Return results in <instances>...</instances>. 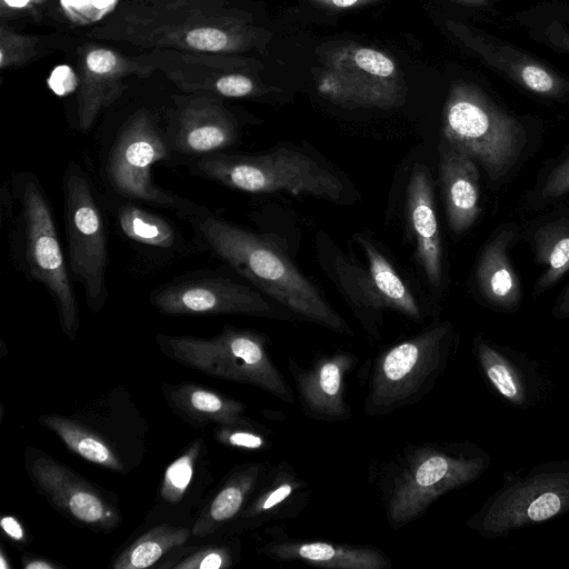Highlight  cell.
<instances>
[{"mask_svg": "<svg viewBox=\"0 0 569 569\" xmlns=\"http://www.w3.org/2000/svg\"><path fill=\"white\" fill-rule=\"evenodd\" d=\"M86 36L144 50L238 56L261 49L269 33L232 0H121Z\"/></svg>", "mask_w": 569, "mask_h": 569, "instance_id": "1", "label": "cell"}, {"mask_svg": "<svg viewBox=\"0 0 569 569\" xmlns=\"http://www.w3.org/2000/svg\"><path fill=\"white\" fill-rule=\"evenodd\" d=\"M200 240L263 295L293 313L339 333L347 322L269 236L249 231L193 206L182 214Z\"/></svg>", "mask_w": 569, "mask_h": 569, "instance_id": "2", "label": "cell"}, {"mask_svg": "<svg viewBox=\"0 0 569 569\" xmlns=\"http://www.w3.org/2000/svg\"><path fill=\"white\" fill-rule=\"evenodd\" d=\"M46 429L82 459L113 472L136 469L146 452L148 426L123 389H113L71 415L39 417Z\"/></svg>", "mask_w": 569, "mask_h": 569, "instance_id": "3", "label": "cell"}, {"mask_svg": "<svg viewBox=\"0 0 569 569\" xmlns=\"http://www.w3.org/2000/svg\"><path fill=\"white\" fill-rule=\"evenodd\" d=\"M196 170L202 177L248 193L284 192L340 202L345 191L333 172L287 147L259 154L210 153L199 157Z\"/></svg>", "mask_w": 569, "mask_h": 569, "instance_id": "4", "label": "cell"}, {"mask_svg": "<svg viewBox=\"0 0 569 569\" xmlns=\"http://www.w3.org/2000/svg\"><path fill=\"white\" fill-rule=\"evenodd\" d=\"M441 131L443 142L480 164L493 182L509 172L525 146L520 123L466 82L451 86Z\"/></svg>", "mask_w": 569, "mask_h": 569, "instance_id": "5", "label": "cell"}, {"mask_svg": "<svg viewBox=\"0 0 569 569\" xmlns=\"http://www.w3.org/2000/svg\"><path fill=\"white\" fill-rule=\"evenodd\" d=\"M160 350L170 359L207 376L249 383L293 403V392L256 331L226 327L211 338L156 336Z\"/></svg>", "mask_w": 569, "mask_h": 569, "instance_id": "6", "label": "cell"}, {"mask_svg": "<svg viewBox=\"0 0 569 569\" xmlns=\"http://www.w3.org/2000/svg\"><path fill=\"white\" fill-rule=\"evenodd\" d=\"M317 90L345 109L402 106L407 84L396 61L385 52L352 41L325 46L319 54Z\"/></svg>", "mask_w": 569, "mask_h": 569, "instance_id": "7", "label": "cell"}, {"mask_svg": "<svg viewBox=\"0 0 569 569\" xmlns=\"http://www.w3.org/2000/svg\"><path fill=\"white\" fill-rule=\"evenodd\" d=\"M489 463L479 449L423 446L408 452L388 489L387 515L395 527L420 515L443 493L478 478Z\"/></svg>", "mask_w": 569, "mask_h": 569, "instance_id": "8", "label": "cell"}, {"mask_svg": "<svg viewBox=\"0 0 569 569\" xmlns=\"http://www.w3.org/2000/svg\"><path fill=\"white\" fill-rule=\"evenodd\" d=\"M450 342L451 326L441 322L379 355L372 368L365 411L385 415L420 400L445 369Z\"/></svg>", "mask_w": 569, "mask_h": 569, "instance_id": "9", "label": "cell"}, {"mask_svg": "<svg viewBox=\"0 0 569 569\" xmlns=\"http://www.w3.org/2000/svg\"><path fill=\"white\" fill-rule=\"evenodd\" d=\"M24 258L29 274L53 298L59 322L73 341L80 327L76 295L64 263L51 208L33 174H23L19 187Z\"/></svg>", "mask_w": 569, "mask_h": 569, "instance_id": "10", "label": "cell"}, {"mask_svg": "<svg viewBox=\"0 0 569 569\" xmlns=\"http://www.w3.org/2000/svg\"><path fill=\"white\" fill-rule=\"evenodd\" d=\"M569 511V461L548 462L508 482L469 521L488 538Z\"/></svg>", "mask_w": 569, "mask_h": 569, "instance_id": "11", "label": "cell"}, {"mask_svg": "<svg viewBox=\"0 0 569 569\" xmlns=\"http://www.w3.org/2000/svg\"><path fill=\"white\" fill-rule=\"evenodd\" d=\"M63 197L71 272L83 287L88 308L99 312L108 299L107 233L89 180L76 163L64 172Z\"/></svg>", "mask_w": 569, "mask_h": 569, "instance_id": "12", "label": "cell"}, {"mask_svg": "<svg viewBox=\"0 0 569 569\" xmlns=\"http://www.w3.org/2000/svg\"><path fill=\"white\" fill-rule=\"evenodd\" d=\"M169 157V144L156 122L140 110L119 132L108 161L109 179L123 196L176 209L182 216L193 202L166 192L151 179V167Z\"/></svg>", "mask_w": 569, "mask_h": 569, "instance_id": "13", "label": "cell"}, {"mask_svg": "<svg viewBox=\"0 0 569 569\" xmlns=\"http://www.w3.org/2000/svg\"><path fill=\"white\" fill-rule=\"evenodd\" d=\"M24 458L36 490L62 516L96 531L119 527L121 513L108 492L43 450L28 447Z\"/></svg>", "mask_w": 569, "mask_h": 569, "instance_id": "14", "label": "cell"}, {"mask_svg": "<svg viewBox=\"0 0 569 569\" xmlns=\"http://www.w3.org/2000/svg\"><path fill=\"white\" fill-rule=\"evenodd\" d=\"M77 116L82 131H89L100 113L126 90L132 77H149L157 66L147 53L128 57L98 42H84L77 49Z\"/></svg>", "mask_w": 569, "mask_h": 569, "instance_id": "15", "label": "cell"}, {"mask_svg": "<svg viewBox=\"0 0 569 569\" xmlns=\"http://www.w3.org/2000/svg\"><path fill=\"white\" fill-rule=\"evenodd\" d=\"M150 301L160 312L170 316L277 317L274 307L260 291L224 278L177 282L156 291Z\"/></svg>", "mask_w": 569, "mask_h": 569, "instance_id": "16", "label": "cell"}, {"mask_svg": "<svg viewBox=\"0 0 569 569\" xmlns=\"http://www.w3.org/2000/svg\"><path fill=\"white\" fill-rule=\"evenodd\" d=\"M368 268H359L343 259L337 260L339 281L355 306L363 309H392L420 321V307L397 270L367 238L358 237Z\"/></svg>", "mask_w": 569, "mask_h": 569, "instance_id": "17", "label": "cell"}, {"mask_svg": "<svg viewBox=\"0 0 569 569\" xmlns=\"http://www.w3.org/2000/svg\"><path fill=\"white\" fill-rule=\"evenodd\" d=\"M178 112L171 146L189 156L220 152L239 139L234 116L211 96L189 93L176 98Z\"/></svg>", "mask_w": 569, "mask_h": 569, "instance_id": "18", "label": "cell"}, {"mask_svg": "<svg viewBox=\"0 0 569 569\" xmlns=\"http://www.w3.org/2000/svg\"><path fill=\"white\" fill-rule=\"evenodd\" d=\"M351 355L323 356L308 369L290 365L303 408L312 416L338 420L349 415L345 400V377L352 368Z\"/></svg>", "mask_w": 569, "mask_h": 569, "instance_id": "19", "label": "cell"}, {"mask_svg": "<svg viewBox=\"0 0 569 569\" xmlns=\"http://www.w3.org/2000/svg\"><path fill=\"white\" fill-rule=\"evenodd\" d=\"M410 227L416 240V256L430 286L438 288L442 280V249L437 220L433 189L427 170L417 167L407 188Z\"/></svg>", "mask_w": 569, "mask_h": 569, "instance_id": "20", "label": "cell"}, {"mask_svg": "<svg viewBox=\"0 0 569 569\" xmlns=\"http://www.w3.org/2000/svg\"><path fill=\"white\" fill-rule=\"evenodd\" d=\"M439 177L449 227L453 232L462 233L480 213L477 163L465 152L443 142Z\"/></svg>", "mask_w": 569, "mask_h": 569, "instance_id": "21", "label": "cell"}, {"mask_svg": "<svg viewBox=\"0 0 569 569\" xmlns=\"http://www.w3.org/2000/svg\"><path fill=\"white\" fill-rule=\"evenodd\" d=\"M162 393L170 409L193 427L249 423L244 406L216 390L191 382L164 383Z\"/></svg>", "mask_w": 569, "mask_h": 569, "instance_id": "22", "label": "cell"}, {"mask_svg": "<svg viewBox=\"0 0 569 569\" xmlns=\"http://www.w3.org/2000/svg\"><path fill=\"white\" fill-rule=\"evenodd\" d=\"M266 473V465L261 462L247 463L231 472L200 511L191 529L192 536L213 535L240 516Z\"/></svg>", "mask_w": 569, "mask_h": 569, "instance_id": "23", "label": "cell"}, {"mask_svg": "<svg viewBox=\"0 0 569 569\" xmlns=\"http://www.w3.org/2000/svg\"><path fill=\"white\" fill-rule=\"evenodd\" d=\"M262 550L277 560H300L333 569H385L390 565L377 549L322 541H273Z\"/></svg>", "mask_w": 569, "mask_h": 569, "instance_id": "24", "label": "cell"}, {"mask_svg": "<svg viewBox=\"0 0 569 569\" xmlns=\"http://www.w3.org/2000/svg\"><path fill=\"white\" fill-rule=\"evenodd\" d=\"M513 237L509 229L500 231L483 248L477 263V283L482 296L500 308H512L520 298V287L508 258Z\"/></svg>", "mask_w": 569, "mask_h": 569, "instance_id": "25", "label": "cell"}, {"mask_svg": "<svg viewBox=\"0 0 569 569\" xmlns=\"http://www.w3.org/2000/svg\"><path fill=\"white\" fill-rule=\"evenodd\" d=\"M305 482L288 463H282L267 480L256 496H252L240 513L241 520L258 523L284 513L306 491Z\"/></svg>", "mask_w": 569, "mask_h": 569, "instance_id": "26", "label": "cell"}, {"mask_svg": "<svg viewBox=\"0 0 569 569\" xmlns=\"http://www.w3.org/2000/svg\"><path fill=\"white\" fill-rule=\"evenodd\" d=\"M191 529L161 523L130 542L111 562L113 569H144L156 566L164 556L186 545Z\"/></svg>", "mask_w": 569, "mask_h": 569, "instance_id": "27", "label": "cell"}, {"mask_svg": "<svg viewBox=\"0 0 569 569\" xmlns=\"http://www.w3.org/2000/svg\"><path fill=\"white\" fill-rule=\"evenodd\" d=\"M476 352L482 372L496 391L512 405L525 406L527 381L516 362L482 340H477Z\"/></svg>", "mask_w": 569, "mask_h": 569, "instance_id": "28", "label": "cell"}, {"mask_svg": "<svg viewBox=\"0 0 569 569\" xmlns=\"http://www.w3.org/2000/svg\"><path fill=\"white\" fill-rule=\"evenodd\" d=\"M538 260L547 266L535 291L541 293L553 286L569 270V220L549 222L535 234Z\"/></svg>", "mask_w": 569, "mask_h": 569, "instance_id": "29", "label": "cell"}, {"mask_svg": "<svg viewBox=\"0 0 569 569\" xmlns=\"http://www.w3.org/2000/svg\"><path fill=\"white\" fill-rule=\"evenodd\" d=\"M62 46V37L22 33L9 23L1 22L0 70L26 66Z\"/></svg>", "mask_w": 569, "mask_h": 569, "instance_id": "30", "label": "cell"}, {"mask_svg": "<svg viewBox=\"0 0 569 569\" xmlns=\"http://www.w3.org/2000/svg\"><path fill=\"white\" fill-rule=\"evenodd\" d=\"M118 219L124 236L134 242L160 249L177 244L173 227L152 212L128 204L119 210Z\"/></svg>", "mask_w": 569, "mask_h": 569, "instance_id": "31", "label": "cell"}, {"mask_svg": "<svg viewBox=\"0 0 569 569\" xmlns=\"http://www.w3.org/2000/svg\"><path fill=\"white\" fill-rule=\"evenodd\" d=\"M203 453L204 443L196 439L167 467L160 485L161 500L177 505L184 499Z\"/></svg>", "mask_w": 569, "mask_h": 569, "instance_id": "32", "label": "cell"}, {"mask_svg": "<svg viewBox=\"0 0 569 569\" xmlns=\"http://www.w3.org/2000/svg\"><path fill=\"white\" fill-rule=\"evenodd\" d=\"M179 549V548H178ZM177 549V552L179 551ZM173 553L172 558L166 559L159 568L172 569H226L233 563L232 550L222 545H207L196 548H187L184 552Z\"/></svg>", "mask_w": 569, "mask_h": 569, "instance_id": "33", "label": "cell"}, {"mask_svg": "<svg viewBox=\"0 0 569 569\" xmlns=\"http://www.w3.org/2000/svg\"><path fill=\"white\" fill-rule=\"evenodd\" d=\"M121 0H58L62 16L76 26H94L109 17Z\"/></svg>", "mask_w": 569, "mask_h": 569, "instance_id": "34", "label": "cell"}, {"mask_svg": "<svg viewBox=\"0 0 569 569\" xmlns=\"http://www.w3.org/2000/svg\"><path fill=\"white\" fill-rule=\"evenodd\" d=\"M214 436L222 445L233 448L258 450L267 447L266 438L256 431L251 422L218 426Z\"/></svg>", "mask_w": 569, "mask_h": 569, "instance_id": "35", "label": "cell"}, {"mask_svg": "<svg viewBox=\"0 0 569 569\" xmlns=\"http://www.w3.org/2000/svg\"><path fill=\"white\" fill-rule=\"evenodd\" d=\"M54 0H0V19L7 22L18 19H42Z\"/></svg>", "mask_w": 569, "mask_h": 569, "instance_id": "36", "label": "cell"}, {"mask_svg": "<svg viewBox=\"0 0 569 569\" xmlns=\"http://www.w3.org/2000/svg\"><path fill=\"white\" fill-rule=\"evenodd\" d=\"M519 72L522 82L532 91L553 93L557 89V82L553 77L538 64H525Z\"/></svg>", "mask_w": 569, "mask_h": 569, "instance_id": "37", "label": "cell"}, {"mask_svg": "<svg viewBox=\"0 0 569 569\" xmlns=\"http://www.w3.org/2000/svg\"><path fill=\"white\" fill-rule=\"evenodd\" d=\"M567 192H569V157L550 172L540 190V197L542 200L556 199Z\"/></svg>", "mask_w": 569, "mask_h": 569, "instance_id": "38", "label": "cell"}, {"mask_svg": "<svg viewBox=\"0 0 569 569\" xmlns=\"http://www.w3.org/2000/svg\"><path fill=\"white\" fill-rule=\"evenodd\" d=\"M315 7L328 11H341L349 9H359L371 6L383 0H308Z\"/></svg>", "mask_w": 569, "mask_h": 569, "instance_id": "39", "label": "cell"}, {"mask_svg": "<svg viewBox=\"0 0 569 569\" xmlns=\"http://www.w3.org/2000/svg\"><path fill=\"white\" fill-rule=\"evenodd\" d=\"M0 527L3 533L13 542L26 545L28 535L23 525L12 515L1 517Z\"/></svg>", "mask_w": 569, "mask_h": 569, "instance_id": "40", "label": "cell"}, {"mask_svg": "<svg viewBox=\"0 0 569 569\" xmlns=\"http://www.w3.org/2000/svg\"><path fill=\"white\" fill-rule=\"evenodd\" d=\"M23 569H58L60 565L33 555H24L21 559Z\"/></svg>", "mask_w": 569, "mask_h": 569, "instance_id": "41", "label": "cell"}, {"mask_svg": "<svg viewBox=\"0 0 569 569\" xmlns=\"http://www.w3.org/2000/svg\"><path fill=\"white\" fill-rule=\"evenodd\" d=\"M552 312L558 318L569 317V286L558 297Z\"/></svg>", "mask_w": 569, "mask_h": 569, "instance_id": "42", "label": "cell"}, {"mask_svg": "<svg viewBox=\"0 0 569 569\" xmlns=\"http://www.w3.org/2000/svg\"><path fill=\"white\" fill-rule=\"evenodd\" d=\"M0 568L1 569H8V568H11L9 561H8V557L4 552L3 549H1V552H0Z\"/></svg>", "mask_w": 569, "mask_h": 569, "instance_id": "43", "label": "cell"}, {"mask_svg": "<svg viewBox=\"0 0 569 569\" xmlns=\"http://www.w3.org/2000/svg\"><path fill=\"white\" fill-rule=\"evenodd\" d=\"M455 1H458V2H471V1H476V0H455Z\"/></svg>", "mask_w": 569, "mask_h": 569, "instance_id": "44", "label": "cell"}]
</instances>
